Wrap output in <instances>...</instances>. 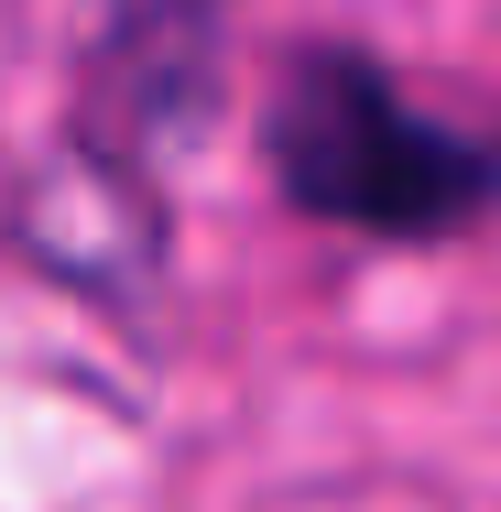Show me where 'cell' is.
<instances>
[{
  "label": "cell",
  "mask_w": 501,
  "mask_h": 512,
  "mask_svg": "<svg viewBox=\"0 0 501 512\" xmlns=\"http://www.w3.org/2000/svg\"><path fill=\"white\" fill-rule=\"evenodd\" d=\"M11 251L33 273H55L66 295H88V306H142V284L164 273V207H153L142 164L120 142H66L55 164L22 175Z\"/></svg>",
  "instance_id": "obj_2"
},
{
  "label": "cell",
  "mask_w": 501,
  "mask_h": 512,
  "mask_svg": "<svg viewBox=\"0 0 501 512\" xmlns=\"http://www.w3.org/2000/svg\"><path fill=\"white\" fill-rule=\"evenodd\" d=\"M262 164L295 218L436 251L501 218V120L425 109L382 55L360 44H295L273 109H262Z\"/></svg>",
  "instance_id": "obj_1"
}]
</instances>
